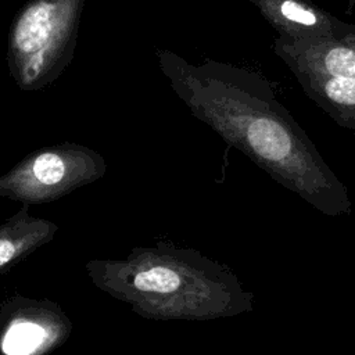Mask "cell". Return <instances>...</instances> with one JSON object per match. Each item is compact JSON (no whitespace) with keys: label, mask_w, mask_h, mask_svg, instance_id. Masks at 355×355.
I'll use <instances>...</instances> for the list:
<instances>
[{"label":"cell","mask_w":355,"mask_h":355,"mask_svg":"<svg viewBox=\"0 0 355 355\" xmlns=\"http://www.w3.org/2000/svg\"><path fill=\"white\" fill-rule=\"evenodd\" d=\"M155 55L175 94L223 141L323 215L351 214L345 184L286 110L252 94L226 65L191 64L168 49Z\"/></svg>","instance_id":"6da1fadb"},{"label":"cell","mask_w":355,"mask_h":355,"mask_svg":"<svg viewBox=\"0 0 355 355\" xmlns=\"http://www.w3.org/2000/svg\"><path fill=\"white\" fill-rule=\"evenodd\" d=\"M85 270L98 290L151 320H215L255 306L230 268L169 240L135 247L123 259H90Z\"/></svg>","instance_id":"7a4b0ae2"},{"label":"cell","mask_w":355,"mask_h":355,"mask_svg":"<svg viewBox=\"0 0 355 355\" xmlns=\"http://www.w3.org/2000/svg\"><path fill=\"white\" fill-rule=\"evenodd\" d=\"M86 0H28L7 37V68L22 92L43 90L71 64Z\"/></svg>","instance_id":"3957f363"},{"label":"cell","mask_w":355,"mask_h":355,"mask_svg":"<svg viewBox=\"0 0 355 355\" xmlns=\"http://www.w3.org/2000/svg\"><path fill=\"white\" fill-rule=\"evenodd\" d=\"M107 173V161L96 150L78 143L40 147L0 175V197L21 205L60 200L97 182Z\"/></svg>","instance_id":"277c9868"},{"label":"cell","mask_w":355,"mask_h":355,"mask_svg":"<svg viewBox=\"0 0 355 355\" xmlns=\"http://www.w3.org/2000/svg\"><path fill=\"white\" fill-rule=\"evenodd\" d=\"M71 331L69 318L53 301L17 294L0 302L1 355H47L61 347Z\"/></svg>","instance_id":"5b68a950"},{"label":"cell","mask_w":355,"mask_h":355,"mask_svg":"<svg viewBox=\"0 0 355 355\" xmlns=\"http://www.w3.org/2000/svg\"><path fill=\"white\" fill-rule=\"evenodd\" d=\"M277 54L291 71L355 79V49L337 37L276 42Z\"/></svg>","instance_id":"8992f818"},{"label":"cell","mask_w":355,"mask_h":355,"mask_svg":"<svg viewBox=\"0 0 355 355\" xmlns=\"http://www.w3.org/2000/svg\"><path fill=\"white\" fill-rule=\"evenodd\" d=\"M283 39L336 37L337 21L308 0H248Z\"/></svg>","instance_id":"52a82bcc"},{"label":"cell","mask_w":355,"mask_h":355,"mask_svg":"<svg viewBox=\"0 0 355 355\" xmlns=\"http://www.w3.org/2000/svg\"><path fill=\"white\" fill-rule=\"evenodd\" d=\"M29 207L21 205L14 215L0 223V275L50 243L58 232L55 222L31 215Z\"/></svg>","instance_id":"ba28073f"},{"label":"cell","mask_w":355,"mask_h":355,"mask_svg":"<svg viewBox=\"0 0 355 355\" xmlns=\"http://www.w3.org/2000/svg\"><path fill=\"white\" fill-rule=\"evenodd\" d=\"M309 96L341 126L355 133V79L295 72Z\"/></svg>","instance_id":"9c48e42d"},{"label":"cell","mask_w":355,"mask_h":355,"mask_svg":"<svg viewBox=\"0 0 355 355\" xmlns=\"http://www.w3.org/2000/svg\"><path fill=\"white\" fill-rule=\"evenodd\" d=\"M343 40L347 42L348 44H351V46L355 49V33H348V35H345Z\"/></svg>","instance_id":"30bf717a"}]
</instances>
